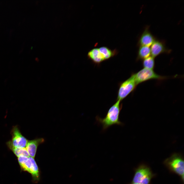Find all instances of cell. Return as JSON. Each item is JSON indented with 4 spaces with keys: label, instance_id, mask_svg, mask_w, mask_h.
Segmentation results:
<instances>
[{
    "label": "cell",
    "instance_id": "8992f818",
    "mask_svg": "<svg viewBox=\"0 0 184 184\" xmlns=\"http://www.w3.org/2000/svg\"><path fill=\"white\" fill-rule=\"evenodd\" d=\"M11 134L12 138L11 140L10 141L13 146L26 148L28 140L22 135L17 126L13 127Z\"/></svg>",
    "mask_w": 184,
    "mask_h": 184
},
{
    "label": "cell",
    "instance_id": "4fadbf2b",
    "mask_svg": "<svg viewBox=\"0 0 184 184\" xmlns=\"http://www.w3.org/2000/svg\"><path fill=\"white\" fill-rule=\"evenodd\" d=\"M6 144L9 149L17 157L21 155H25L28 157H30L26 148L14 147L12 145L10 141H8L6 143Z\"/></svg>",
    "mask_w": 184,
    "mask_h": 184
},
{
    "label": "cell",
    "instance_id": "9a60e30c",
    "mask_svg": "<svg viewBox=\"0 0 184 184\" xmlns=\"http://www.w3.org/2000/svg\"><path fill=\"white\" fill-rule=\"evenodd\" d=\"M142 63L144 68L153 70L155 66L154 58L150 56L143 60Z\"/></svg>",
    "mask_w": 184,
    "mask_h": 184
},
{
    "label": "cell",
    "instance_id": "6da1fadb",
    "mask_svg": "<svg viewBox=\"0 0 184 184\" xmlns=\"http://www.w3.org/2000/svg\"><path fill=\"white\" fill-rule=\"evenodd\" d=\"M121 101L117 100L116 102L109 109L105 117L101 118L97 117V120L102 125L103 130L114 125H122L123 123L119 119V115L122 107Z\"/></svg>",
    "mask_w": 184,
    "mask_h": 184
},
{
    "label": "cell",
    "instance_id": "8fae6325",
    "mask_svg": "<svg viewBox=\"0 0 184 184\" xmlns=\"http://www.w3.org/2000/svg\"><path fill=\"white\" fill-rule=\"evenodd\" d=\"M99 50L103 55L105 61L108 60L117 55L118 53L116 49L111 50L108 47L103 46L98 48Z\"/></svg>",
    "mask_w": 184,
    "mask_h": 184
},
{
    "label": "cell",
    "instance_id": "2e32d148",
    "mask_svg": "<svg viewBox=\"0 0 184 184\" xmlns=\"http://www.w3.org/2000/svg\"><path fill=\"white\" fill-rule=\"evenodd\" d=\"M28 158V157L25 155H21L18 157V162L20 166L27 161Z\"/></svg>",
    "mask_w": 184,
    "mask_h": 184
},
{
    "label": "cell",
    "instance_id": "7c38bea8",
    "mask_svg": "<svg viewBox=\"0 0 184 184\" xmlns=\"http://www.w3.org/2000/svg\"><path fill=\"white\" fill-rule=\"evenodd\" d=\"M151 54V48L149 46H139L138 50L136 60H143L149 56Z\"/></svg>",
    "mask_w": 184,
    "mask_h": 184
},
{
    "label": "cell",
    "instance_id": "3957f363",
    "mask_svg": "<svg viewBox=\"0 0 184 184\" xmlns=\"http://www.w3.org/2000/svg\"><path fill=\"white\" fill-rule=\"evenodd\" d=\"M153 176L148 167L141 165L135 169L132 182L139 184H149Z\"/></svg>",
    "mask_w": 184,
    "mask_h": 184
},
{
    "label": "cell",
    "instance_id": "ba28073f",
    "mask_svg": "<svg viewBox=\"0 0 184 184\" xmlns=\"http://www.w3.org/2000/svg\"><path fill=\"white\" fill-rule=\"evenodd\" d=\"M149 26H146L140 37L137 45L149 46L153 44L156 39L149 30Z\"/></svg>",
    "mask_w": 184,
    "mask_h": 184
},
{
    "label": "cell",
    "instance_id": "5bb4252c",
    "mask_svg": "<svg viewBox=\"0 0 184 184\" xmlns=\"http://www.w3.org/2000/svg\"><path fill=\"white\" fill-rule=\"evenodd\" d=\"M31 162V165L29 172L32 175L33 178L34 180L39 179V169L34 158L30 157Z\"/></svg>",
    "mask_w": 184,
    "mask_h": 184
},
{
    "label": "cell",
    "instance_id": "277c9868",
    "mask_svg": "<svg viewBox=\"0 0 184 184\" xmlns=\"http://www.w3.org/2000/svg\"><path fill=\"white\" fill-rule=\"evenodd\" d=\"M137 86L133 73L129 78L120 84L117 100L122 101L133 91Z\"/></svg>",
    "mask_w": 184,
    "mask_h": 184
},
{
    "label": "cell",
    "instance_id": "52a82bcc",
    "mask_svg": "<svg viewBox=\"0 0 184 184\" xmlns=\"http://www.w3.org/2000/svg\"><path fill=\"white\" fill-rule=\"evenodd\" d=\"M150 48L152 56L154 58L162 53H169L171 51L166 47L164 41L156 39Z\"/></svg>",
    "mask_w": 184,
    "mask_h": 184
},
{
    "label": "cell",
    "instance_id": "30bf717a",
    "mask_svg": "<svg viewBox=\"0 0 184 184\" xmlns=\"http://www.w3.org/2000/svg\"><path fill=\"white\" fill-rule=\"evenodd\" d=\"M87 56L88 59L96 64H99L105 61L98 48H94L90 50L88 52Z\"/></svg>",
    "mask_w": 184,
    "mask_h": 184
},
{
    "label": "cell",
    "instance_id": "7a4b0ae2",
    "mask_svg": "<svg viewBox=\"0 0 184 184\" xmlns=\"http://www.w3.org/2000/svg\"><path fill=\"white\" fill-rule=\"evenodd\" d=\"M166 166L172 172L180 176L184 180V160L182 156L176 153L173 154L165 161Z\"/></svg>",
    "mask_w": 184,
    "mask_h": 184
},
{
    "label": "cell",
    "instance_id": "e0dca14e",
    "mask_svg": "<svg viewBox=\"0 0 184 184\" xmlns=\"http://www.w3.org/2000/svg\"><path fill=\"white\" fill-rule=\"evenodd\" d=\"M130 184H139L137 183H133V182H132V183H130Z\"/></svg>",
    "mask_w": 184,
    "mask_h": 184
},
{
    "label": "cell",
    "instance_id": "9c48e42d",
    "mask_svg": "<svg viewBox=\"0 0 184 184\" xmlns=\"http://www.w3.org/2000/svg\"><path fill=\"white\" fill-rule=\"evenodd\" d=\"M44 141L42 138L28 141L26 148L30 157L34 158L38 146Z\"/></svg>",
    "mask_w": 184,
    "mask_h": 184
},
{
    "label": "cell",
    "instance_id": "5b68a950",
    "mask_svg": "<svg viewBox=\"0 0 184 184\" xmlns=\"http://www.w3.org/2000/svg\"><path fill=\"white\" fill-rule=\"evenodd\" d=\"M133 74L137 85L149 80L153 79L162 80L166 78L165 76L158 74L153 70L145 68H143L137 72Z\"/></svg>",
    "mask_w": 184,
    "mask_h": 184
}]
</instances>
